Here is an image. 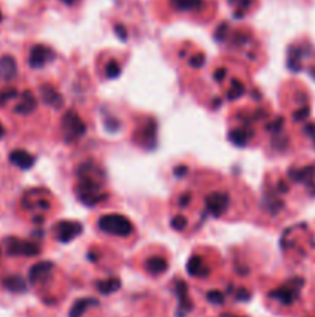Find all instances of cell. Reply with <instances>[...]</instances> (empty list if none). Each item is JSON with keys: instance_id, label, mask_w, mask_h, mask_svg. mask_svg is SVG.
Segmentation results:
<instances>
[{"instance_id": "7dc6e473", "label": "cell", "mask_w": 315, "mask_h": 317, "mask_svg": "<svg viewBox=\"0 0 315 317\" xmlns=\"http://www.w3.org/2000/svg\"><path fill=\"white\" fill-rule=\"evenodd\" d=\"M0 22H2V13H0Z\"/></svg>"}, {"instance_id": "7bdbcfd3", "label": "cell", "mask_w": 315, "mask_h": 317, "mask_svg": "<svg viewBox=\"0 0 315 317\" xmlns=\"http://www.w3.org/2000/svg\"><path fill=\"white\" fill-rule=\"evenodd\" d=\"M60 2H63L65 5H74L77 0H60Z\"/></svg>"}, {"instance_id": "d6986e66", "label": "cell", "mask_w": 315, "mask_h": 317, "mask_svg": "<svg viewBox=\"0 0 315 317\" xmlns=\"http://www.w3.org/2000/svg\"><path fill=\"white\" fill-rule=\"evenodd\" d=\"M141 144L150 150L156 145V122L154 121H148L141 130Z\"/></svg>"}, {"instance_id": "8992f818", "label": "cell", "mask_w": 315, "mask_h": 317, "mask_svg": "<svg viewBox=\"0 0 315 317\" xmlns=\"http://www.w3.org/2000/svg\"><path fill=\"white\" fill-rule=\"evenodd\" d=\"M5 248L7 252L10 256H24V257H34L40 252L39 246L25 240H19L14 239V237H10V239L5 240Z\"/></svg>"}, {"instance_id": "d4e9b609", "label": "cell", "mask_w": 315, "mask_h": 317, "mask_svg": "<svg viewBox=\"0 0 315 317\" xmlns=\"http://www.w3.org/2000/svg\"><path fill=\"white\" fill-rule=\"evenodd\" d=\"M301 48L298 47H290L289 48V54H287V67L290 71L298 73L301 70Z\"/></svg>"}, {"instance_id": "1f68e13d", "label": "cell", "mask_w": 315, "mask_h": 317, "mask_svg": "<svg viewBox=\"0 0 315 317\" xmlns=\"http://www.w3.org/2000/svg\"><path fill=\"white\" fill-rule=\"evenodd\" d=\"M283 122H284L283 118H277L275 121H272V122L267 124V130H269L272 135H280V132H281V129H283Z\"/></svg>"}, {"instance_id": "ac0fdd59", "label": "cell", "mask_w": 315, "mask_h": 317, "mask_svg": "<svg viewBox=\"0 0 315 317\" xmlns=\"http://www.w3.org/2000/svg\"><path fill=\"white\" fill-rule=\"evenodd\" d=\"M144 268L150 276H161L167 271L169 262L163 257H151V259L145 260Z\"/></svg>"}, {"instance_id": "ffe728a7", "label": "cell", "mask_w": 315, "mask_h": 317, "mask_svg": "<svg viewBox=\"0 0 315 317\" xmlns=\"http://www.w3.org/2000/svg\"><path fill=\"white\" fill-rule=\"evenodd\" d=\"M252 138V130L246 125V127H241V129H233L230 133H229V139L236 145V147H244L248 145V142L251 141Z\"/></svg>"}, {"instance_id": "c3c4849f", "label": "cell", "mask_w": 315, "mask_h": 317, "mask_svg": "<svg viewBox=\"0 0 315 317\" xmlns=\"http://www.w3.org/2000/svg\"><path fill=\"white\" fill-rule=\"evenodd\" d=\"M312 141H313V144H315V138H313V139H312Z\"/></svg>"}, {"instance_id": "9c48e42d", "label": "cell", "mask_w": 315, "mask_h": 317, "mask_svg": "<svg viewBox=\"0 0 315 317\" xmlns=\"http://www.w3.org/2000/svg\"><path fill=\"white\" fill-rule=\"evenodd\" d=\"M53 263L51 262H39L30 269V282L33 285L47 283L53 276Z\"/></svg>"}, {"instance_id": "e575fe53", "label": "cell", "mask_w": 315, "mask_h": 317, "mask_svg": "<svg viewBox=\"0 0 315 317\" xmlns=\"http://www.w3.org/2000/svg\"><path fill=\"white\" fill-rule=\"evenodd\" d=\"M227 31H229V25H227L226 22L221 24V25L216 28V31H215V39H216V40H224L226 36H227Z\"/></svg>"}, {"instance_id": "4316f807", "label": "cell", "mask_w": 315, "mask_h": 317, "mask_svg": "<svg viewBox=\"0 0 315 317\" xmlns=\"http://www.w3.org/2000/svg\"><path fill=\"white\" fill-rule=\"evenodd\" d=\"M246 92V87L244 84L240 81V79H232V82H230V90L227 93V98L229 99H238L244 95Z\"/></svg>"}, {"instance_id": "f35d334b", "label": "cell", "mask_w": 315, "mask_h": 317, "mask_svg": "<svg viewBox=\"0 0 315 317\" xmlns=\"http://www.w3.org/2000/svg\"><path fill=\"white\" fill-rule=\"evenodd\" d=\"M226 73H227V70H226V68H218V70L213 73V77L216 79V81H219V82H221L222 79L226 77Z\"/></svg>"}, {"instance_id": "ee69618b", "label": "cell", "mask_w": 315, "mask_h": 317, "mask_svg": "<svg viewBox=\"0 0 315 317\" xmlns=\"http://www.w3.org/2000/svg\"><path fill=\"white\" fill-rule=\"evenodd\" d=\"M309 76H310L312 79H315V67L309 68Z\"/></svg>"}, {"instance_id": "2e32d148", "label": "cell", "mask_w": 315, "mask_h": 317, "mask_svg": "<svg viewBox=\"0 0 315 317\" xmlns=\"http://www.w3.org/2000/svg\"><path fill=\"white\" fill-rule=\"evenodd\" d=\"M36 107H37V101H36L34 95L31 92H24L20 101L14 107V112L19 115H30L36 110Z\"/></svg>"}, {"instance_id": "8d00e7d4", "label": "cell", "mask_w": 315, "mask_h": 317, "mask_svg": "<svg viewBox=\"0 0 315 317\" xmlns=\"http://www.w3.org/2000/svg\"><path fill=\"white\" fill-rule=\"evenodd\" d=\"M251 299V292L246 289V288H240L238 291H236V300L240 302H248Z\"/></svg>"}, {"instance_id": "7402d4cb", "label": "cell", "mask_w": 315, "mask_h": 317, "mask_svg": "<svg viewBox=\"0 0 315 317\" xmlns=\"http://www.w3.org/2000/svg\"><path fill=\"white\" fill-rule=\"evenodd\" d=\"M2 285L11 292H24L27 289V283L20 276H8L2 280Z\"/></svg>"}, {"instance_id": "7a4b0ae2", "label": "cell", "mask_w": 315, "mask_h": 317, "mask_svg": "<svg viewBox=\"0 0 315 317\" xmlns=\"http://www.w3.org/2000/svg\"><path fill=\"white\" fill-rule=\"evenodd\" d=\"M98 227L111 235H119V237H128L133 232V224L131 221L119 214H107L102 215L98 220Z\"/></svg>"}, {"instance_id": "d6a6232c", "label": "cell", "mask_w": 315, "mask_h": 317, "mask_svg": "<svg viewBox=\"0 0 315 317\" xmlns=\"http://www.w3.org/2000/svg\"><path fill=\"white\" fill-rule=\"evenodd\" d=\"M186 224H187V220H186L183 215H176V217H173L172 221H170V226H172L175 230H183V229L186 227Z\"/></svg>"}, {"instance_id": "ab89813d", "label": "cell", "mask_w": 315, "mask_h": 317, "mask_svg": "<svg viewBox=\"0 0 315 317\" xmlns=\"http://www.w3.org/2000/svg\"><path fill=\"white\" fill-rule=\"evenodd\" d=\"M187 171H189L187 166H176L173 172H175L176 177H184V175H187Z\"/></svg>"}, {"instance_id": "484cf974", "label": "cell", "mask_w": 315, "mask_h": 317, "mask_svg": "<svg viewBox=\"0 0 315 317\" xmlns=\"http://www.w3.org/2000/svg\"><path fill=\"white\" fill-rule=\"evenodd\" d=\"M264 206H266V210L272 215H277L283 207H284V203L277 197V195H266L264 197Z\"/></svg>"}, {"instance_id": "603a6c76", "label": "cell", "mask_w": 315, "mask_h": 317, "mask_svg": "<svg viewBox=\"0 0 315 317\" xmlns=\"http://www.w3.org/2000/svg\"><path fill=\"white\" fill-rule=\"evenodd\" d=\"M119 288H121V280L116 279V277H111V279H107V280H99V282H96V289H98L101 294H104V295L113 294V292H116Z\"/></svg>"}, {"instance_id": "e0dca14e", "label": "cell", "mask_w": 315, "mask_h": 317, "mask_svg": "<svg viewBox=\"0 0 315 317\" xmlns=\"http://www.w3.org/2000/svg\"><path fill=\"white\" fill-rule=\"evenodd\" d=\"M187 271L192 277L204 279L209 276V268L204 265L202 259L199 256H192L187 262Z\"/></svg>"}, {"instance_id": "4dcf8cb0", "label": "cell", "mask_w": 315, "mask_h": 317, "mask_svg": "<svg viewBox=\"0 0 315 317\" xmlns=\"http://www.w3.org/2000/svg\"><path fill=\"white\" fill-rule=\"evenodd\" d=\"M309 115H310L309 107H301V109H298V110H295V112H294L292 119H294L295 122H304V121L309 118Z\"/></svg>"}, {"instance_id": "bcb514c9", "label": "cell", "mask_w": 315, "mask_h": 317, "mask_svg": "<svg viewBox=\"0 0 315 317\" xmlns=\"http://www.w3.org/2000/svg\"><path fill=\"white\" fill-rule=\"evenodd\" d=\"M221 317H236V315H232V314H227V312H224V314H221Z\"/></svg>"}, {"instance_id": "5b68a950", "label": "cell", "mask_w": 315, "mask_h": 317, "mask_svg": "<svg viewBox=\"0 0 315 317\" xmlns=\"http://www.w3.org/2000/svg\"><path fill=\"white\" fill-rule=\"evenodd\" d=\"M82 230H84V226L81 223L70 221V220L59 221L54 226V235L60 243H68V242L74 240L76 237L82 234Z\"/></svg>"}, {"instance_id": "3957f363", "label": "cell", "mask_w": 315, "mask_h": 317, "mask_svg": "<svg viewBox=\"0 0 315 317\" xmlns=\"http://www.w3.org/2000/svg\"><path fill=\"white\" fill-rule=\"evenodd\" d=\"M60 129H62L63 139L66 142H74V141H77L79 138H82L87 133L85 122L81 119V116H79L77 113H74V112H71V110L66 112L62 116Z\"/></svg>"}, {"instance_id": "8fae6325", "label": "cell", "mask_w": 315, "mask_h": 317, "mask_svg": "<svg viewBox=\"0 0 315 317\" xmlns=\"http://www.w3.org/2000/svg\"><path fill=\"white\" fill-rule=\"evenodd\" d=\"M40 98L45 104H48L54 109H60L63 105L62 95L53 86H42L40 87Z\"/></svg>"}, {"instance_id": "ba28073f", "label": "cell", "mask_w": 315, "mask_h": 317, "mask_svg": "<svg viewBox=\"0 0 315 317\" xmlns=\"http://www.w3.org/2000/svg\"><path fill=\"white\" fill-rule=\"evenodd\" d=\"M229 195L222 192H212L206 197V209L212 217H221L229 207Z\"/></svg>"}, {"instance_id": "30bf717a", "label": "cell", "mask_w": 315, "mask_h": 317, "mask_svg": "<svg viewBox=\"0 0 315 317\" xmlns=\"http://www.w3.org/2000/svg\"><path fill=\"white\" fill-rule=\"evenodd\" d=\"M54 57V53L45 47V45H36L31 48V53H30V65L33 68H40L43 67L48 60H51Z\"/></svg>"}, {"instance_id": "52a82bcc", "label": "cell", "mask_w": 315, "mask_h": 317, "mask_svg": "<svg viewBox=\"0 0 315 317\" xmlns=\"http://www.w3.org/2000/svg\"><path fill=\"white\" fill-rule=\"evenodd\" d=\"M76 177L77 180H92V181H99V183H104L107 178L104 169L92 160H87L77 166Z\"/></svg>"}, {"instance_id": "836d02e7", "label": "cell", "mask_w": 315, "mask_h": 317, "mask_svg": "<svg viewBox=\"0 0 315 317\" xmlns=\"http://www.w3.org/2000/svg\"><path fill=\"white\" fill-rule=\"evenodd\" d=\"M190 67H193V68H201L204 64H206V56H204V53H198V54H195V56H192V59H190Z\"/></svg>"}, {"instance_id": "4fadbf2b", "label": "cell", "mask_w": 315, "mask_h": 317, "mask_svg": "<svg viewBox=\"0 0 315 317\" xmlns=\"http://www.w3.org/2000/svg\"><path fill=\"white\" fill-rule=\"evenodd\" d=\"M176 294H178V299H179V315L178 317H184L186 312L192 311L193 308V303L189 297V288H187V283L186 282H178L176 283Z\"/></svg>"}, {"instance_id": "f6af8a7d", "label": "cell", "mask_w": 315, "mask_h": 317, "mask_svg": "<svg viewBox=\"0 0 315 317\" xmlns=\"http://www.w3.org/2000/svg\"><path fill=\"white\" fill-rule=\"evenodd\" d=\"M4 135H5V129L2 124H0V138H4Z\"/></svg>"}, {"instance_id": "7c38bea8", "label": "cell", "mask_w": 315, "mask_h": 317, "mask_svg": "<svg viewBox=\"0 0 315 317\" xmlns=\"http://www.w3.org/2000/svg\"><path fill=\"white\" fill-rule=\"evenodd\" d=\"M289 178L298 183H304L307 186H313V178H315V167L307 166L301 169H289L287 172Z\"/></svg>"}, {"instance_id": "b9f144b4", "label": "cell", "mask_w": 315, "mask_h": 317, "mask_svg": "<svg viewBox=\"0 0 315 317\" xmlns=\"http://www.w3.org/2000/svg\"><path fill=\"white\" fill-rule=\"evenodd\" d=\"M287 191H289V186H286V183L280 181V183H278V192H281V194H286Z\"/></svg>"}, {"instance_id": "74e56055", "label": "cell", "mask_w": 315, "mask_h": 317, "mask_svg": "<svg viewBox=\"0 0 315 317\" xmlns=\"http://www.w3.org/2000/svg\"><path fill=\"white\" fill-rule=\"evenodd\" d=\"M115 33H116V36L121 39V40H127V30H125V27H122V25H116L115 27Z\"/></svg>"}, {"instance_id": "44dd1931", "label": "cell", "mask_w": 315, "mask_h": 317, "mask_svg": "<svg viewBox=\"0 0 315 317\" xmlns=\"http://www.w3.org/2000/svg\"><path fill=\"white\" fill-rule=\"evenodd\" d=\"M98 305H99V302H98L96 299H92V297H88V299H79V300L74 302V305L71 306V309H70V317H82L84 312H87L90 308L98 306Z\"/></svg>"}, {"instance_id": "d590c367", "label": "cell", "mask_w": 315, "mask_h": 317, "mask_svg": "<svg viewBox=\"0 0 315 317\" xmlns=\"http://www.w3.org/2000/svg\"><path fill=\"white\" fill-rule=\"evenodd\" d=\"M105 129L110 132V133H115L119 130V121L115 119V118H105Z\"/></svg>"}, {"instance_id": "5bb4252c", "label": "cell", "mask_w": 315, "mask_h": 317, "mask_svg": "<svg viewBox=\"0 0 315 317\" xmlns=\"http://www.w3.org/2000/svg\"><path fill=\"white\" fill-rule=\"evenodd\" d=\"M10 161L22 171H28L34 164V156L25 150H14L10 155Z\"/></svg>"}, {"instance_id": "277c9868", "label": "cell", "mask_w": 315, "mask_h": 317, "mask_svg": "<svg viewBox=\"0 0 315 317\" xmlns=\"http://www.w3.org/2000/svg\"><path fill=\"white\" fill-rule=\"evenodd\" d=\"M303 286H304V279L295 277V279H290L287 283H284V285L275 288L274 291H271L269 297L278 300L281 305L289 306V305H294L298 300V295H300V291H301Z\"/></svg>"}, {"instance_id": "f546056e", "label": "cell", "mask_w": 315, "mask_h": 317, "mask_svg": "<svg viewBox=\"0 0 315 317\" xmlns=\"http://www.w3.org/2000/svg\"><path fill=\"white\" fill-rule=\"evenodd\" d=\"M206 297H207V300H209L212 305H222V303H224V294L219 292V291H216V289L209 291V292L206 294Z\"/></svg>"}, {"instance_id": "cb8c5ba5", "label": "cell", "mask_w": 315, "mask_h": 317, "mask_svg": "<svg viewBox=\"0 0 315 317\" xmlns=\"http://www.w3.org/2000/svg\"><path fill=\"white\" fill-rule=\"evenodd\" d=\"M179 11H196L204 7V0H169Z\"/></svg>"}, {"instance_id": "681fc988", "label": "cell", "mask_w": 315, "mask_h": 317, "mask_svg": "<svg viewBox=\"0 0 315 317\" xmlns=\"http://www.w3.org/2000/svg\"><path fill=\"white\" fill-rule=\"evenodd\" d=\"M230 2H232V0H230Z\"/></svg>"}, {"instance_id": "9a60e30c", "label": "cell", "mask_w": 315, "mask_h": 317, "mask_svg": "<svg viewBox=\"0 0 315 317\" xmlns=\"http://www.w3.org/2000/svg\"><path fill=\"white\" fill-rule=\"evenodd\" d=\"M17 74V64L14 57L11 56H4L0 59V79L2 81H11Z\"/></svg>"}, {"instance_id": "83f0119b", "label": "cell", "mask_w": 315, "mask_h": 317, "mask_svg": "<svg viewBox=\"0 0 315 317\" xmlns=\"http://www.w3.org/2000/svg\"><path fill=\"white\" fill-rule=\"evenodd\" d=\"M119 74H121V65H119L116 60L108 62L107 67H105V76H107L108 79H116Z\"/></svg>"}, {"instance_id": "60d3db41", "label": "cell", "mask_w": 315, "mask_h": 317, "mask_svg": "<svg viewBox=\"0 0 315 317\" xmlns=\"http://www.w3.org/2000/svg\"><path fill=\"white\" fill-rule=\"evenodd\" d=\"M190 201H192V197H190L189 194H186V195L179 200V204H181L183 207H187V206L190 204Z\"/></svg>"}, {"instance_id": "f1b7e54d", "label": "cell", "mask_w": 315, "mask_h": 317, "mask_svg": "<svg viewBox=\"0 0 315 317\" xmlns=\"http://www.w3.org/2000/svg\"><path fill=\"white\" fill-rule=\"evenodd\" d=\"M17 96V90L14 87H7L0 92V105H5L8 101L14 99Z\"/></svg>"}, {"instance_id": "6da1fadb", "label": "cell", "mask_w": 315, "mask_h": 317, "mask_svg": "<svg viewBox=\"0 0 315 317\" xmlns=\"http://www.w3.org/2000/svg\"><path fill=\"white\" fill-rule=\"evenodd\" d=\"M102 183L99 181H92V180H77L76 184V195L79 201L84 203L88 207H93L96 204H101L107 201L108 195L102 192Z\"/></svg>"}]
</instances>
